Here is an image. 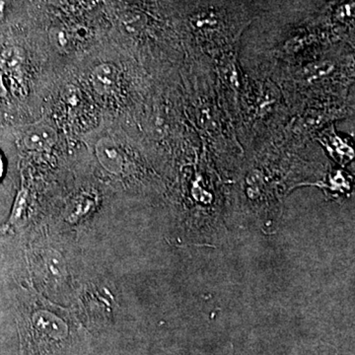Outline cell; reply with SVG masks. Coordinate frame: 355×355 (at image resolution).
<instances>
[{"mask_svg":"<svg viewBox=\"0 0 355 355\" xmlns=\"http://www.w3.org/2000/svg\"><path fill=\"white\" fill-rule=\"evenodd\" d=\"M51 42L58 51H64V53H67L71 48L69 35L62 29H55L51 31Z\"/></svg>","mask_w":355,"mask_h":355,"instance_id":"5","label":"cell"},{"mask_svg":"<svg viewBox=\"0 0 355 355\" xmlns=\"http://www.w3.org/2000/svg\"><path fill=\"white\" fill-rule=\"evenodd\" d=\"M3 160H2L1 155H0V179H1L2 175H3Z\"/></svg>","mask_w":355,"mask_h":355,"instance_id":"8","label":"cell"},{"mask_svg":"<svg viewBox=\"0 0 355 355\" xmlns=\"http://www.w3.org/2000/svg\"><path fill=\"white\" fill-rule=\"evenodd\" d=\"M4 6H6V1L0 0V19L3 17Z\"/></svg>","mask_w":355,"mask_h":355,"instance_id":"7","label":"cell"},{"mask_svg":"<svg viewBox=\"0 0 355 355\" xmlns=\"http://www.w3.org/2000/svg\"><path fill=\"white\" fill-rule=\"evenodd\" d=\"M6 88L4 85L3 78H2L1 71H0V98L6 97Z\"/></svg>","mask_w":355,"mask_h":355,"instance_id":"6","label":"cell"},{"mask_svg":"<svg viewBox=\"0 0 355 355\" xmlns=\"http://www.w3.org/2000/svg\"><path fill=\"white\" fill-rule=\"evenodd\" d=\"M92 84L96 92L100 95H109L114 92L119 84V69L112 64L98 65L92 72Z\"/></svg>","mask_w":355,"mask_h":355,"instance_id":"1","label":"cell"},{"mask_svg":"<svg viewBox=\"0 0 355 355\" xmlns=\"http://www.w3.org/2000/svg\"><path fill=\"white\" fill-rule=\"evenodd\" d=\"M98 156L104 167L111 171H119L121 165V158L119 148L109 139H103L98 142L96 146Z\"/></svg>","mask_w":355,"mask_h":355,"instance_id":"4","label":"cell"},{"mask_svg":"<svg viewBox=\"0 0 355 355\" xmlns=\"http://www.w3.org/2000/svg\"><path fill=\"white\" fill-rule=\"evenodd\" d=\"M24 141L32 150H46L57 141V132L50 125H35L26 132Z\"/></svg>","mask_w":355,"mask_h":355,"instance_id":"2","label":"cell"},{"mask_svg":"<svg viewBox=\"0 0 355 355\" xmlns=\"http://www.w3.org/2000/svg\"><path fill=\"white\" fill-rule=\"evenodd\" d=\"M25 53L18 46H11L0 53V67L9 76L19 77L22 73Z\"/></svg>","mask_w":355,"mask_h":355,"instance_id":"3","label":"cell"}]
</instances>
